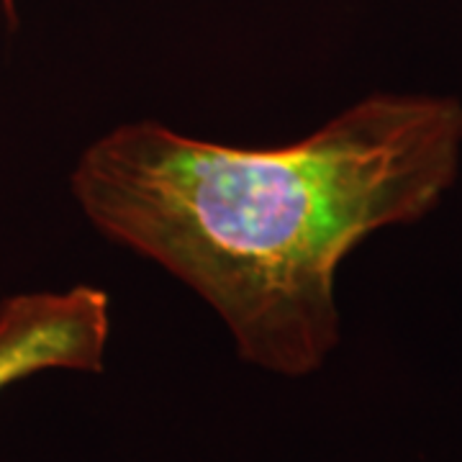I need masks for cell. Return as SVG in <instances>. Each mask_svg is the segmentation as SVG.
I'll use <instances>...</instances> for the list:
<instances>
[{"mask_svg":"<svg viewBox=\"0 0 462 462\" xmlns=\"http://www.w3.org/2000/svg\"><path fill=\"white\" fill-rule=\"evenodd\" d=\"M460 157V100L373 93L282 147L121 124L78 157L69 193L98 234L199 293L242 363L296 380L339 346V264L431 214Z\"/></svg>","mask_w":462,"mask_h":462,"instance_id":"1","label":"cell"},{"mask_svg":"<svg viewBox=\"0 0 462 462\" xmlns=\"http://www.w3.org/2000/svg\"><path fill=\"white\" fill-rule=\"evenodd\" d=\"M111 300L93 285L33 291L0 300V393L42 373H100Z\"/></svg>","mask_w":462,"mask_h":462,"instance_id":"2","label":"cell"},{"mask_svg":"<svg viewBox=\"0 0 462 462\" xmlns=\"http://www.w3.org/2000/svg\"><path fill=\"white\" fill-rule=\"evenodd\" d=\"M0 5H3L5 16L11 18V21H16V0H0Z\"/></svg>","mask_w":462,"mask_h":462,"instance_id":"3","label":"cell"}]
</instances>
